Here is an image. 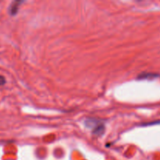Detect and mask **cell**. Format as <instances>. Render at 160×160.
Returning <instances> with one entry per match:
<instances>
[{"mask_svg":"<svg viewBox=\"0 0 160 160\" xmlns=\"http://www.w3.org/2000/svg\"><path fill=\"white\" fill-rule=\"evenodd\" d=\"M4 82H5V80H4L3 77H0V85H2V84H4Z\"/></svg>","mask_w":160,"mask_h":160,"instance_id":"1","label":"cell"}]
</instances>
